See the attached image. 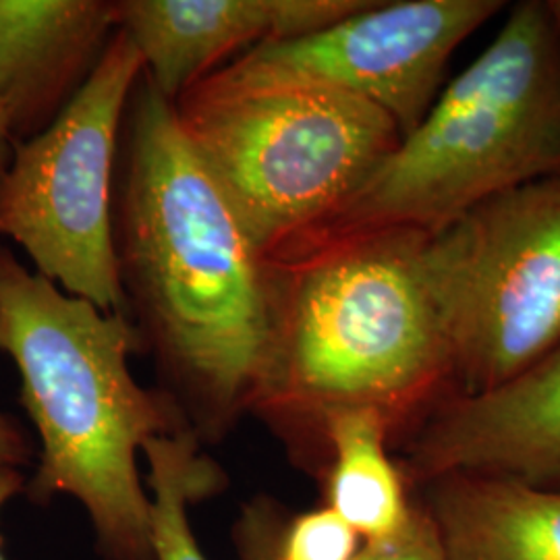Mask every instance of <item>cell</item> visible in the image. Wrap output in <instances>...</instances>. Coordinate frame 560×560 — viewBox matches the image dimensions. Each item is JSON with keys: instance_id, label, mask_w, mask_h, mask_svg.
<instances>
[{"instance_id": "7", "label": "cell", "mask_w": 560, "mask_h": 560, "mask_svg": "<svg viewBox=\"0 0 560 560\" xmlns=\"http://www.w3.org/2000/svg\"><path fill=\"white\" fill-rule=\"evenodd\" d=\"M425 268L460 395L517 376L560 345V173L425 235Z\"/></svg>"}, {"instance_id": "6", "label": "cell", "mask_w": 560, "mask_h": 560, "mask_svg": "<svg viewBox=\"0 0 560 560\" xmlns=\"http://www.w3.org/2000/svg\"><path fill=\"white\" fill-rule=\"evenodd\" d=\"M143 75L115 30L90 78L38 136L15 141L0 173V240L18 243L65 293L129 314L120 280L113 179L127 102Z\"/></svg>"}, {"instance_id": "1", "label": "cell", "mask_w": 560, "mask_h": 560, "mask_svg": "<svg viewBox=\"0 0 560 560\" xmlns=\"http://www.w3.org/2000/svg\"><path fill=\"white\" fill-rule=\"evenodd\" d=\"M129 125L117 221L125 298L189 432L219 442L247 413L260 372L264 256L145 75Z\"/></svg>"}, {"instance_id": "15", "label": "cell", "mask_w": 560, "mask_h": 560, "mask_svg": "<svg viewBox=\"0 0 560 560\" xmlns=\"http://www.w3.org/2000/svg\"><path fill=\"white\" fill-rule=\"evenodd\" d=\"M235 546L240 560H358L365 544L326 504L289 513L256 497L235 523Z\"/></svg>"}, {"instance_id": "19", "label": "cell", "mask_w": 560, "mask_h": 560, "mask_svg": "<svg viewBox=\"0 0 560 560\" xmlns=\"http://www.w3.org/2000/svg\"><path fill=\"white\" fill-rule=\"evenodd\" d=\"M13 148H15V140L9 127V119L4 115V108L0 106V173L7 168V164L13 156Z\"/></svg>"}, {"instance_id": "13", "label": "cell", "mask_w": 560, "mask_h": 560, "mask_svg": "<svg viewBox=\"0 0 560 560\" xmlns=\"http://www.w3.org/2000/svg\"><path fill=\"white\" fill-rule=\"evenodd\" d=\"M390 441L388 423L368 409L337 413L322 432L324 504L365 546L397 538L416 513Z\"/></svg>"}, {"instance_id": "14", "label": "cell", "mask_w": 560, "mask_h": 560, "mask_svg": "<svg viewBox=\"0 0 560 560\" xmlns=\"http://www.w3.org/2000/svg\"><path fill=\"white\" fill-rule=\"evenodd\" d=\"M148 460L150 544L154 560H208L189 525V504L219 492L224 474L201 453V442L183 430L143 444Z\"/></svg>"}, {"instance_id": "10", "label": "cell", "mask_w": 560, "mask_h": 560, "mask_svg": "<svg viewBox=\"0 0 560 560\" xmlns=\"http://www.w3.org/2000/svg\"><path fill=\"white\" fill-rule=\"evenodd\" d=\"M368 0H119L117 27L136 44L143 75L162 98L270 42L316 34Z\"/></svg>"}, {"instance_id": "4", "label": "cell", "mask_w": 560, "mask_h": 560, "mask_svg": "<svg viewBox=\"0 0 560 560\" xmlns=\"http://www.w3.org/2000/svg\"><path fill=\"white\" fill-rule=\"evenodd\" d=\"M559 173V34L546 0H525L353 198L300 240L386 229L432 235Z\"/></svg>"}, {"instance_id": "9", "label": "cell", "mask_w": 560, "mask_h": 560, "mask_svg": "<svg viewBox=\"0 0 560 560\" xmlns=\"http://www.w3.org/2000/svg\"><path fill=\"white\" fill-rule=\"evenodd\" d=\"M400 471L416 483L471 474L560 488V345L494 388L439 400Z\"/></svg>"}, {"instance_id": "11", "label": "cell", "mask_w": 560, "mask_h": 560, "mask_svg": "<svg viewBox=\"0 0 560 560\" xmlns=\"http://www.w3.org/2000/svg\"><path fill=\"white\" fill-rule=\"evenodd\" d=\"M115 30V2L0 0V106L13 140H30L59 117Z\"/></svg>"}, {"instance_id": "12", "label": "cell", "mask_w": 560, "mask_h": 560, "mask_svg": "<svg viewBox=\"0 0 560 560\" xmlns=\"http://www.w3.org/2000/svg\"><path fill=\"white\" fill-rule=\"evenodd\" d=\"M421 486L444 560H560V488L471 474Z\"/></svg>"}, {"instance_id": "20", "label": "cell", "mask_w": 560, "mask_h": 560, "mask_svg": "<svg viewBox=\"0 0 560 560\" xmlns=\"http://www.w3.org/2000/svg\"><path fill=\"white\" fill-rule=\"evenodd\" d=\"M546 4H548V11H550L552 21H555V27H557L560 40V0H546Z\"/></svg>"}, {"instance_id": "8", "label": "cell", "mask_w": 560, "mask_h": 560, "mask_svg": "<svg viewBox=\"0 0 560 560\" xmlns=\"http://www.w3.org/2000/svg\"><path fill=\"white\" fill-rule=\"evenodd\" d=\"M502 7L501 0H368L326 30L261 44L231 62L370 102L405 138L439 98L455 50Z\"/></svg>"}, {"instance_id": "5", "label": "cell", "mask_w": 560, "mask_h": 560, "mask_svg": "<svg viewBox=\"0 0 560 560\" xmlns=\"http://www.w3.org/2000/svg\"><path fill=\"white\" fill-rule=\"evenodd\" d=\"M261 256L330 221L400 141L370 102L229 62L173 102Z\"/></svg>"}, {"instance_id": "2", "label": "cell", "mask_w": 560, "mask_h": 560, "mask_svg": "<svg viewBox=\"0 0 560 560\" xmlns=\"http://www.w3.org/2000/svg\"><path fill=\"white\" fill-rule=\"evenodd\" d=\"M423 247L425 233L386 229L264 256L268 335L247 413L295 459L322 467L324 425L342 411H376L395 439L453 381Z\"/></svg>"}, {"instance_id": "3", "label": "cell", "mask_w": 560, "mask_h": 560, "mask_svg": "<svg viewBox=\"0 0 560 560\" xmlns=\"http://www.w3.org/2000/svg\"><path fill=\"white\" fill-rule=\"evenodd\" d=\"M143 345L129 314L65 293L0 243V351L18 365L40 439L25 492L38 504L80 502L106 560H154L138 455L150 439L189 430L175 400L133 378Z\"/></svg>"}, {"instance_id": "16", "label": "cell", "mask_w": 560, "mask_h": 560, "mask_svg": "<svg viewBox=\"0 0 560 560\" xmlns=\"http://www.w3.org/2000/svg\"><path fill=\"white\" fill-rule=\"evenodd\" d=\"M358 560H444V555L434 523L423 506L416 504V513L400 536L363 546Z\"/></svg>"}, {"instance_id": "17", "label": "cell", "mask_w": 560, "mask_h": 560, "mask_svg": "<svg viewBox=\"0 0 560 560\" xmlns=\"http://www.w3.org/2000/svg\"><path fill=\"white\" fill-rule=\"evenodd\" d=\"M34 455V446L20 421L0 411V469H21Z\"/></svg>"}, {"instance_id": "18", "label": "cell", "mask_w": 560, "mask_h": 560, "mask_svg": "<svg viewBox=\"0 0 560 560\" xmlns=\"http://www.w3.org/2000/svg\"><path fill=\"white\" fill-rule=\"evenodd\" d=\"M23 490H25V478L21 469H0V513L9 502L20 497ZM0 560H9L2 550V536H0Z\"/></svg>"}]
</instances>
